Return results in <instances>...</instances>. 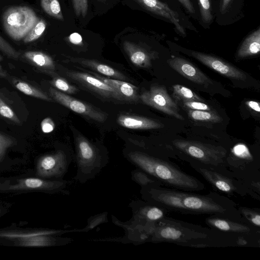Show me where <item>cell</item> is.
Wrapping results in <instances>:
<instances>
[{
  "mask_svg": "<svg viewBox=\"0 0 260 260\" xmlns=\"http://www.w3.org/2000/svg\"><path fill=\"white\" fill-rule=\"evenodd\" d=\"M140 193L145 201L167 211L194 215L208 214L245 223L237 204L217 192L200 194L160 185L141 187Z\"/></svg>",
  "mask_w": 260,
  "mask_h": 260,
  "instance_id": "6da1fadb",
  "label": "cell"
},
{
  "mask_svg": "<svg viewBox=\"0 0 260 260\" xmlns=\"http://www.w3.org/2000/svg\"><path fill=\"white\" fill-rule=\"evenodd\" d=\"M239 235L220 232L167 217L157 221L147 242H169L191 247L235 246Z\"/></svg>",
  "mask_w": 260,
  "mask_h": 260,
  "instance_id": "7a4b0ae2",
  "label": "cell"
},
{
  "mask_svg": "<svg viewBox=\"0 0 260 260\" xmlns=\"http://www.w3.org/2000/svg\"><path fill=\"white\" fill-rule=\"evenodd\" d=\"M132 164L159 181L164 186L188 191H202L204 184L187 174L168 159L141 150H131L125 154Z\"/></svg>",
  "mask_w": 260,
  "mask_h": 260,
  "instance_id": "3957f363",
  "label": "cell"
},
{
  "mask_svg": "<svg viewBox=\"0 0 260 260\" xmlns=\"http://www.w3.org/2000/svg\"><path fill=\"white\" fill-rule=\"evenodd\" d=\"M187 162L216 190L231 196L249 195L255 199L245 184L222 165L212 166L192 160Z\"/></svg>",
  "mask_w": 260,
  "mask_h": 260,
  "instance_id": "277c9868",
  "label": "cell"
},
{
  "mask_svg": "<svg viewBox=\"0 0 260 260\" xmlns=\"http://www.w3.org/2000/svg\"><path fill=\"white\" fill-rule=\"evenodd\" d=\"M77 173L75 179L81 183L93 179L108 164L106 155L81 135L76 136Z\"/></svg>",
  "mask_w": 260,
  "mask_h": 260,
  "instance_id": "5b68a950",
  "label": "cell"
},
{
  "mask_svg": "<svg viewBox=\"0 0 260 260\" xmlns=\"http://www.w3.org/2000/svg\"><path fill=\"white\" fill-rule=\"evenodd\" d=\"M174 149L184 156L182 159L196 161L205 165H222L228 150L222 146H216L199 141L175 139L172 141Z\"/></svg>",
  "mask_w": 260,
  "mask_h": 260,
  "instance_id": "8992f818",
  "label": "cell"
},
{
  "mask_svg": "<svg viewBox=\"0 0 260 260\" xmlns=\"http://www.w3.org/2000/svg\"><path fill=\"white\" fill-rule=\"evenodd\" d=\"M38 20L35 11L27 6L9 8L3 16L5 31L11 38L16 41L24 38Z\"/></svg>",
  "mask_w": 260,
  "mask_h": 260,
  "instance_id": "52a82bcc",
  "label": "cell"
},
{
  "mask_svg": "<svg viewBox=\"0 0 260 260\" xmlns=\"http://www.w3.org/2000/svg\"><path fill=\"white\" fill-rule=\"evenodd\" d=\"M72 159L68 153L62 149L41 156L36 165L37 176L48 179H63Z\"/></svg>",
  "mask_w": 260,
  "mask_h": 260,
  "instance_id": "ba28073f",
  "label": "cell"
},
{
  "mask_svg": "<svg viewBox=\"0 0 260 260\" xmlns=\"http://www.w3.org/2000/svg\"><path fill=\"white\" fill-rule=\"evenodd\" d=\"M142 102L163 113L183 120L184 117L180 114L179 109L163 86L156 85L143 92L140 96Z\"/></svg>",
  "mask_w": 260,
  "mask_h": 260,
  "instance_id": "9c48e42d",
  "label": "cell"
},
{
  "mask_svg": "<svg viewBox=\"0 0 260 260\" xmlns=\"http://www.w3.org/2000/svg\"><path fill=\"white\" fill-rule=\"evenodd\" d=\"M63 73L72 81L105 99L124 101L114 88L92 74L66 69L63 70Z\"/></svg>",
  "mask_w": 260,
  "mask_h": 260,
  "instance_id": "30bf717a",
  "label": "cell"
},
{
  "mask_svg": "<svg viewBox=\"0 0 260 260\" xmlns=\"http://www.w3.org/2000/svg\"><path fill=\"white\" fill-rule=\"evenodd\" d=\"M68 182L63 179L52 180L42 178H26L18 179L13 184L8 183L1 191L35 190L47 192L62 191Z\"/></svg>",
  "mask_w": 260,
  "mask_h": 260,
  "instance_id": "8fae6325",
  "label": "cell"
},
{
  "mask_svg": "<svg viewBox=\"0 0 260 260\" xmlns=\"http://www.w3.org/2000/svg\"><path fill=\"white\" fill-rule=\"evenodd\" d=\"M50 96L57 103L73 111L100 122H104L107 115L92 106L75 99L53 87L49 89Z\"/></svg>",
  "mask_w": 260,
  "mask_h": 260,
  "instance_id": "7c38bea8",
  "label": "cell"
},
{
  "mask_svg": "<svg viewBox=\"0 0 260 260\" xmlns=\"http://www.w3.org/2000/svg\"><path fill=\"white\" fill-rule=\"evenodd\" d=\"M205 222L210 228L220 232L260 237V229L246 223L213 215L207 217Z\"/></svg>",
  "mask_w": 260,
  "mask_h": 260,
  "instance_id": "4fadbf2b",
  "label": "cell"
},
{
  "mask_svg": "<svg viewBox=\"0 0 260 260\" xmlns=\"http://www.w3.org/2000/svg\"><path fill=\"white\" fill-rule=\"evenodd\" d=\"M190 54L203 64L223 76L237 80H245L246 79L244 72L220 58L194 51H190Z\"/></svg>",
  "mask_w": 260,
  "mask_h": 260,
  "instance_id": "5bb4252c",
  "label": "cell"
},
{
  "mask_svg": "<svg viewBox=\"0 0 260 260\" xmlns=\"http://www.w3.org/2000/svg\"><path fill=\"white\" fill-rule=\"evenodd\" d=\"M168 62L173 69L194 83L204 84L211 82L200 69L183 58L174 57L169 59Z\"/></svg>",
  "mask_w": 260,
  "mask_h": 260,
  "instance_id": "9a60e30c",
  "label": "cell"
},
{
  "mask_svg": "<svg viewBox=\"0 0 260 260\" xmlns=\"http://www.w3.org/2000/svg\"><path fill=\"white\" fill-rule=\"evenodd\" d=\"M136 1L147 10L170 21L181 35L183 36L186 35L183 27L180 24L178 14L166 4L159 0Z\"/></svg>",
  "mask_w": 260,
  "mask_h": 260,
  "instance_id": "2e32d148",
  "label": "cell"
},
{
  "mask_svg": "<svg viewBox=\"0 0 260 260\" xmlns=\"http://www.w3.org/2000/svg\"><path fill=\"white\" fill-rule=\"evenodd\" d=\"M66 61L78 63L85 68L91 70L92 71L98 73L100 75L124 81L127 80V77L119 71L94 60L68 57Z\"/></svg>",
  "mask_w": 260,
  "mask_h": 260,
  "instance_id": "e0dca14e",
  "label": "cell"
},
{
  "mask_svg": "<svg viewBox=\"0 0 260 260\" xmlns=\"http://www.w3.org/2000/svg\"><path fill=\"white\" fill-rule=\"evenodd\" d=\"M117 121L120 126L133 129H158L164 126L154 119L131 114L120 115Z\"/></svg>",
  "mask_w": 260,
  "mask_h": 260,
  "instance_id": "ac0fdd59",
  "label": "cell"
},
{
  "mask_svg": "<svg viewBox=\"0 0 260 260\" xmlns=\"http://www.w3.org/2000/svg\"><path fill=\"white\" fill-rule=\"evenodd\" d=\"M89 72L114 88L124 101L136 102L139 100L137 87L133 84L124 81L107 78L93 71Z\"/></svg>",
  "mask_w": 260,
  "mask_h": 260,
  "instance_id": "d6986e66",
  "label": "cell"
},
{
  "mask_svg": "<svg viewBox=\"0 0 260 260\" xmlns=\"http://www.w3.org/2000/svg\"><path fill=\"white\" fill-rule=\"evenodd\" d=\"M17 240L18 245L25 247L64 245L68 244L72 241L71 238L59 237L55 235H35Z\"/></svg>",
  "mask_w": 260,
  "mask_h": 260,
  "instance_id": "ffe728a7",
  "label": "cell"
},
{
  "mask_svg": "<svg viewBox=\"0 0 260 260\" xmlns=\"http://www.w3.org/2000/svg\"><path fill=\"white\" fill-rule=\"evenodd\" d=\"M123 49L131 62L140 68H147L151 65V56L144 48L134 43L125 41Z\"/></svg>",
  "mask_w": 260,
  "mask_h": 260,
  "instance_id": "44dd1931",
  "label": "cell"
},
{
  "mask_svg": "<svg viewBox=\"0 0 260 260\" xmlns=\"http://www.w3.org/2000/svg\"><path fill=\"white\" fill-rule=\"evenodd\" d=\"M260 51V29L249 35L240 47L237 56L245 58L258 54Z\"/></svg>",
  "mask_w": 260,
  "mask_h": 260,
  "instance_id": "7402d4cb",
  "label": "cell"
},
{
  "mask_svg": "<svg viewBox=\"0 0 260 260\" xmlns=\"http://www.w3.org/2000/svg\"><path fill=\"white\" fill-rule=\"evenodd\" d=\"M71 232H87V230L84 228L81 229H73V230H42L34 232H0V237L7 238L9 239H22L35 235H55L59 236L63 234Z\"/></svg>",
  "mask_w": 260,
  "mask_h": 260,
  "instance_id": "603a6c76",
  "label": "cell"
},
{
  "mask_svg": "<svg viewBox=\"0 0 260 260\" xmlns=\"http://www.w3.org/2000/svg\"><path fill=\"white\" fill-rule=\"evenodd\" d=\"M24 56L35 66L49 72L55 69V64L53 59L48 55L39 51H27Z\"/></svg>",
  "mask_w": 260,
  "mask_h": 260,
  "instance_id": "cb8c5ba5",
  "label": "cell"
},
{
  "mask_svg": "<svg viewBox=\"0 0 260 260\" xmlns=\"http://www.w3.org/2000/svg\"><path fill=\"white\" fill-rule=\"evenodd\" d=\"M238 209L243 221L260 229V209L238 206Z\"/></svg>",
  "mask_w": 260,
  "mask_h": 260,
  "instance_id": "d4e9b609",
  "label": "cell"
},
{
  "mask_svg": "<svg viewBox=\"0 0 260 260\" xmlns=\"http://www.w3.org/2000/svg\"><path fill=\"white\" fill-rule=\"evenodd\" d=\"M173 96L178 101H199L203 102L201 99L191 89L184 86L175 84L173 86Z\"/></svg>",
  "mask_w": 260,
  "mask_h": 260,
  "instance_id": "484cf974",
  "label": "cell"
},
{
  "mask_svg": "<svg viewBox=\"0 0 260 260\" xmlns=\"http://www.w3.org/2000/svg\"><path fill=\"white\" fill-rule=\"evenodd\" d=\"M14 84L17 89L26 95L47 101H52V99L45 93L25 82L16 81Z\"/></svg>",
  "mask_w": 260,
  "mask_h": 260,
  "instance_id": "4316f807",
  "label": "cell"
},
{
  "mask_svg": "<svg viewBox=\"0 0 260 260\" xmlns=\"http://www.w3.org/2000/svg\"><path fill=\"white\" fill-rule=\"evenodd\" d=\"M187 113L189 117L194 121L214 123H218L222 121L220 116L210 111L187 109Z\"/></svg>",
  "mask_w": 260,
  "mask_h": 260,
  "instance_id": "83f0119b",
  "label": "cell"
},
{
  "mask_svg": "<svg viewBox=\"0 0 260 260\" xmlns=\"http://www.w3.org/2000/svg\"><path fill=\"white\" fill-rule=\"evenodd\" d=\"M131 178L132 180L141 187L154 185H163L159 181L138 168L131 172Z\"/></svg>",
  "mask_w": 260,
  "mask_h": 260,
  "instance_id": "f1b7e54d",
  "label": "cell"
},
{
  "mask_svg": "<svg viewBox=\"0 0 260 260\" xmlns=\"http://www.w3.org/2000/svg\"><path fill=\"white\" fill-rule=\"evenodd\" d=\"M41 6L43 10L50 16L63 20V16L58 0H41Z\"/></svg>",
  "mask_w": 260,
  "mask_h": 260,
  "instance_id": "f546056e",
  "label": "cell"
},
{
  "mask_svg": "<svg viewBox=\"0 0 260 260\" xmlns=\"http://www.w3.org/2000/svg\"><path fill=\"white\" fill-rule=\"evenodd\" d=\"M46 27V23L43 19H40L24 38L23 42L30 43L38 39L43 34Z\"/></svg>",
  "mask_w": 260,
  "mask_h": 260,
  "instance_id": "4dcf8cb0",
  "label": "cell"
},
{
  "mask_svg": "<svg viewBox=\"0 0 260 260\" xmlns=\"http://www.w3.org/2000/svg\"><path fill=\"white\" fill-rule=\"evenodd\" d=\"M51 84L58 89V90L64 93L73 94L78 91V89L75 86L59 76L54 77L51 81Z\"/></svg>",
  "mask_w": 260,
  "mask_h": 260,
  "instance_id": "1f68e13d",
  "label": "cell"
},
{
  "mask_svg": "<svg viewBox=\"0 0 260 260\" xmlns=\"http://www.w3.org/2000/svg\"><path fill=\"white\" fill-rule=\"evenodd\" d=\"M199 3L202 21L206 23L210 22L212 15L210 0H199Z\"/></svg>",
  "mask_w": 260,
  "mask_h": 260,
  "instance_id": "d6a6232c",
  "label": "cell"
},
{
  "mask_svg": "<svg viewBox=\"0 0 260 260\" xmlns=\"http://www.w3.org/2000/svg\"><path fill=\"white\" fill-rule=\"evenodd\" d=\"M13 138L0 133V162L5 157L7 150L15 145Z\"/></svg>",
  "mask_w": 260,
  "mask_h": 260,
  "instance_id": "836d02e7",
  "label": "cell"
},
{
  "mask_svg": "<svg viewBox=\"0 0 260 260\" xmlns=\"http://www.w3.org/2000/svg\"><path fill=\"white\" fill-rule=\"evenodd\" d=\"M108 214L107 212H104L90 216L87 219V224L85 228L89 231L99 224L107 222L108 221L107 218Z\"/></svg>",
  "mask_w": 260,
  "mask_h": 260,
  "instance_id": "e575fe53",
  "label": "cell"
},
{
  "mask_svg": "<svg viewBox=\"0 0 260 260\" xmlns=\"http://www.w3.org/2000/svg\"><path fill=\"white\" fill-rule=\"evenodd\" d=\"M0 115L15 123L20 124V121L12 109L0 98Z\"/></svg>",
  "mask_w": 260,
  "mask_h": 260,
  "instance_id": "d590c367",
  "label": "cell"
},
{
  "mask_svg": "<svg viewBox=\"0 0 260 260\" xmlns=\"http://www.w3.org/2000/svg\"><path fill=\"white\" fill-rule=\"evenodd\" d=\"M0 50L8 57L17 59L19 53L0 36Z\"/></svg>",
  "mask_w": 260,
  "mask_h": 260,
  "instance_id": "8d00e7d4",
  "label": "cell"
},
{
  "mask_svg": "<svg viewBox=\"0 0 260 260\" xmlns=\"http://www.w3.org/2000/svg\"><path fill=\"white\" fill-rule=\"evenodd\" d=\"M72 3L76 16L84 17L88 10V0H72Z\"/></svg>",
  "mask_w": 260,
  "mask_h": 260,
  "instance_id": "74e56055",
  "label": "cell"
},
{
  "mask_svg": "<svg viewBox=\"0 0 260 260\" xmlns=\"http://www.w3.org/2000/svg\"><path fill=\"white\" fill-rule=\"evenodd\" d=\"M183 105L187 109L195 110L210 111L209 106L202 102L199 101H183L182 102Z\"/></svg>",
  "mask_w": 260,
  "mask_h": 260,
  "instance_id": "f35d334b",
  "label": "cell"
},
{
  "mask_svg": "<svg viewBox=\"0 0 260 260\" xmlns=\"http://www.w3.org/2000/svg\"><path fill=\"white\" fill-rule=\"evenodd\" d=\"M41 127L44 133H49L54 130L55 123L51 118L47 117L42 121Z\"/></svg>",
  "mask_w": 260,
  "mask_h": 260,
  "instance_id": "ab89813d",
  "label": "cell"
},
{
  "mask_svg": "<svg viewBox=\"0 0 260 260\" xmlns=\"http://www.w3.org/2000/svg\"><path fill=\"white\" fill-rule=\"evenodd\" d=\"M69 41L72 44L80 45L82 44V38L81 36L77 32H74L69 37Z\"/></svg>",
  "mask_w": 260,
  "mask_h": 260,
  "instance_id": "60d3db41",
  "label": "cell"
},
{
  "mask_svg": "<svg viewBox=\"0 0 260 260\" xmlns=\"http://www.w3.org/2000/svg\"><path fill=\"white\" fill-rule=\"evenodd\" d=\"M186 9V10L190 13H194L195 12L193 6L190 0H177Z\"/></svg>",
  "mask_w": 260,
  "mask_h": 260,
  "instance_id": "b9f144b4",
  "label": "cell"
},
{
  "mask_svg": "<svg viewBox=\"0 0 260 260\" xmlns=\"http://www.w3.org/2000/svg\"><path fill=\"white\" fill-rule=\"evenodd\" d=\"M247 106L254 111L259 113L260 106L259 103L257 102L249 101L246 102Z\"/></svg>",
  "mask_w": 260,
  "mask_h": 260,
  "instance_id": "7bdbcfd3",
  "label": "cell"
},
{
  "mask_svg": "<svg viewBox=\"0 0 260 260\" xmlns=\"http://www.w3.org/2000/svg\"><path fill=\"white\" fill-rule=\"evenodd\" d=\"M231 1L232 0H221L220 9L222 11H224L226 9Z\"/></svg>",
  "mask_w": 260,
  "mask_h": 260,
  "instance_id": "ee69618b",
  "label": "cell"
},
{
  "mask_svg": "<svg viewBox=\"0 0 260 260\" xmlns=\"http://www.w3.org/2000/svg\"><path fill=\"white\" fill-rule=\"evenodd\" d=\"M1 57L0 56V77H5L7 76V74H6V72L2 68V67L1 64Z\"/></svg>",
  "mask_w": 260,
  "mask_h": 260,
  "instance_id": "f6af8a7d",
  "label": "cell"
},
{
  "mask_svg": "<svg viewBox=\"0 0 260 260\" xmlns=\"http://www.w3.org/2000/svg\"><path fill=\"white\" fill-rule=\"evenodd\" d=\"M7 184V183L5 182L4 183H2L1 182H0V190H1V189L4 187L5 186L6 184Z\"/></svg>",
  "mask_w": 260,
  "mask_h": 260,
  "instance_id": "bcb514c9",
  "label": "cell"
}]
</instances>
